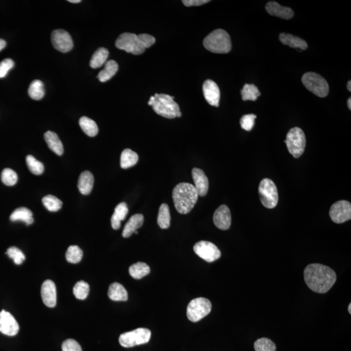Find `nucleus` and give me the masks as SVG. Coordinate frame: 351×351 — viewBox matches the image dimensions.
Returning a JSON list of instances; mask_svg holds the SVG:
<instances>
[{"mask_svg": "<svg viewBox=\"0 0 351 351\" xmlns=\"http://www.w3.org/2000/svg\"><path fill=\"white\" fill-rule=\"evenodd\" d=\"M45 139L51 151L58 156H61L63 154V143L56 133L52 131H48L45 134Z\"/></svg>", "mask_w": 351, "mask_h": 351, "instance_id": "nucleus-24", "label": "nucleus"}, {"mask_svg": "<svg viewBox=\"0 0 351 351\" xmlns=\"http://www.w3.org/2000/svg\"><path fill=\"white\" fill-rule=\"evenodd\" d=\"M26 163L30 171L33 173V174L36 175L43 174L44 170H45V167H44L43 163L34 158L33 156L28 155L26 157Z\"/></svg>", "mask_w": 351, "mask_h": 351, "instance_id": "nucleus-38", "label": "nucleus"}, {"mask_svg": "<svg viewBox=\"0 0 351 351\" xmlns=\"http://www.w3.org/2000/svg\"><path fill=\"white\" fill-rule=\"evenodd\" d=\"M9 257L14 261L17 265L22 264L25 259L24 254L19 249L15 247H10L6 253Z\"/></svg>", "mask_w": 351, "mask_h": 351, "instance_id": "nucleus-41", "label": "nucleus"}, {"mask_svg": "<svg viewBox=\"0 0 351 351\" xmlns=\"http://www.w3.org/2000/svg\"><path fill=\"white\" fill-rule=\"evenodd\" d=\"M80 126L84 132L89 137H94L98 133V127L95 122L87 117H82L80 119Z\"/></svg>", "mask_w": 351, "mask_h": 351, "instance_id": "nucleus-31", "label": "nucleus"}, {"mask_svg": "<svg viewBox=\"0 0 351 351\" xmlns=\"http://www.w3.org/2000/svg\"><path fill=\"white\" fill-rule=\"evenodd\" d=\"M94 177L89 171H84L80 174L78 180V188L83 195H88L91 193L94 186Z\"/></svg>", "mask_w": 351, "mask_h": 351, "instance_id": "nucleus-21", "label": "nucleus"}, {"mask_svg": "<svg viewBox=\"0 0 351 351\" xmlns=\"http://www.w3.org/2000/svg\"><path fill=\"white\" fill-rule=\"evenodd\" d=\"M28 94L34 100H41L45 94L43 83L39 80L33 81L29 85Z\"/></svg>", "mask_w": 351, "mask_h": 351, "instance_id": "nucleus-33", "label": "nucleus"}, {"mask_svg": "<svg viewBox=\"0 0 351 351\" xmlns=\"http://www.w3.org/2000/svg\"><path fill=\"white\" fill-rule=\"evenodd\" d=\"M347 105H348V109H349L350 110H351V98H350L348 99Z\"/></svg>", "mask_w": 351, "mask_h": 351, "instance_id": "nucleus-48", "label": "nucleus"}, {"mask_svg": "<svg viewBox=\"0 0 351 351\" xmlns=\"http://www.w3.org/2000/svg\"><path fill=\"white\" fill-rule=\"evenodd\" d=\"M89 285L85 282L81 280L76 284L74 287L73 292L76 298L79 300H84L89 295Z\"/></svg>", "mask_w": 351, "mask_h": 351, "instance_id": "nucleus-37", "label": "nucleus"}, {"mask_svg": "<svg viewBox=\"0 0 351 351\" xmlns=\"http://www.w3.org/2000/svg\"><path fill=\"white\" fill-rule=\"evenodd\" d=\"M63 351H82V347L75 339H68L62 344Z\"/></svg>", "mask_w": 351, "mask_h": 351, "instance_id": "nucleus-43", "label": "nucleus"}, {"mask_svg": "<svg viewBox=\"0 0 351 351\" xmlns=\"http://www.w3.org/2000/svg\"><path fill=\"white\" fill-rule=\"evenodd\" d=\"M192 177L195 182V188L197 189L198 196L204 197L207 195L209 189V181L204 171L200 168H194L192 170Z\"/></svg>", "mask_w": 351, "mask_h": 351, "instance_id": "nucleus-18", "label": "nucleus"}, {"mask_svg": "<svg viewBox=\"0 0 351 351\" xmlns=\"http://www.w3.org/2000/svg\"><path fill=\"white\" fill-rule=\"evenodd\" d=\"M15 65L14 61L11 59H6L0 63V78L6 77L9 71Z\"/></svg>", "mask_w": 351, "mask_h": 351, "instance_id": "nucleus-44", "label": "nucleus"}, {"mask_svg": "<svg viewBox=\"0 0 351 351\" xmlns=\"http://www.w3.org/2000/svg\"><path fill=\"white\" fill-rule=\"evenodd\" d=\"M134 233H135V234H138L137 230H135V232H134Z\"/></svg>", "mask_w": 351, "mask_h": 351, "instance_id": "nucleus-51", "label": "nucleus"}, {"mask_svg": "<svg viewBox=\"0 0 351 351\" xmlns=\"http://www.w3.org/2000/svg\"><path fill=\"white\" fill-rule=\"evenodd\" d=\"M109 56V51L105 48H100L94 53L90 61V66L92 68H100L106 63Z\"/></svg>", "mask_w": 351, "mask_h": 351, "instance_id": "nucleus-29", "label": "nucleus"}, {"mask_svg": "<svg viewBox=\"0 0 351 351\" xmlns=\"http://www.w3.org/2000/svg\"><path fill=\"white\" fill-rule=\"evenodd\" d=\"M2 181L6 186H15L18 181L17 174L11 168H5L2 172Z\"/></svg>", "mask_w": 351, "mask_h": 351, "instance_id": "nucleus-40", "label": "nucleus"}, {"mask_svg": "<svg viewBox=\"0 0 351 351\" xmlns=\"http://www.w3.org/2000/svg\"><path fill=\"white\" fill-rule=\"evenodd\" d=\"M258 191L260 201L263 206L269 209L276 206L278 202V190L275 184L271 180L263 179L260 182Z\"/></svg>", "mask_w": 351, "mask_h": 351, "instance_id": "nucleus-10", "label": "nucleus"}, {"mask_svg": "<svg viewBox=\"0 0 351 351\" xmlns=\"http://www.w3.org/2000/svg\"><path fill=\"white\" fill-rule=\"evenodd\" d=\"M151 272V268L143 262H137L131 265L129 268V273L133 278L139 280Z\"/></svg>", "mask_w": 351, "mask_h": 351, "instance_id": "nucleus-30", "label": "nucleus"}, {"mask_svg": "<svg viewBox=\"0 0 351 351\" xmlns=\"http://www.w3.org/2000/svg\"><path fill=\"white\" fill-rule=\"evenodd\" d=\"M213 220L215 225L219 229L223 230L229 229L231 223H232V217H231L229 207L226 205H221L219 206L215 212Z\"/></svg>", "mask_w": 351, "mask_h": 351, "instance_id": "nucleus-15", "label": "nucleus"}, {"mask_svg": "<svg viewBox=\"0 0 351 351\" xmlns=\"http://www.w3.org/2000/svg\"><path fill=\"white\" fill-rule=\"evenodd\" d=\"M156 43V39L148 34L122 33L117 39L115 46L120 50L133 55H141Z\"/></svg>", "mask_w": 351, "mask_h": 351, "instance_id": "nucleus-2", "label": "nucleus"}, {"mask_svg": "<svg viewBox=\"0 0 351 351\" xmlns=\"http://www.w3.org/2000/svg\"><path fill=\"white\" fill-rule=\"evenodd\" d=\"M209 2L207 0H183L182 3L187 7H191L202 6V5L208 3Z\"/></svg>", "mask_w": 351, "mask_h": 351, "instance_id": "nucleus-45", "label": "nucleus"}, {"mask_svg": "<svg viewBox=\"0 0 351 351\" xmlns=\"http://www.w3.org/2000/svg\"><path fill=\"white\" fill-rule=\"evenodd\" d=\"M198 198L197 189L192 184L180 183L173 189V202L175 208L180 214L189 213L197 204Z\"/></svg>", "mask_w": 351, "mask_h": 351, "instance_id": "nucleus-3", "label": "nucleus"}, {"mask_svg": "<svg viewBox=\"0 0 351 351\" xmlns=\"http://www.w3.org/2000/svg\"><path fill=\"white\" fill-rule=\"evenodd\" d=\"M169 207L167 204H162L159 207L158 216V224L162 229H167L170 225Z\"/></svg>", "mask_w": 351, "mask_h": 351, "instance_id": "nucleus-32", "label": "nucleus"}, {"mask_svg": "<svg viewBox=\"0 0 351 351\" xmlns=\"http://www.w3.org/2000/svg\"><path fill=\"white\" fill-rule=\"evenodd\" d=\"M119 70V65L116 61L110 60L106 62L104 68L98 74V78L101 82H106L113 78Z\"/></svg>", "mask_w": 351, "mask_h": 351, "instance_id": "nucleus-27", "label": "nucleus"}, {"mask_svg": "<svg viewBox=\"0 0 351 351\" xmlns=\"http://www.w3.org/2000/svg\"><path fill=\"white\" fill-rule=\"evenodd\" d=\"M196 255L207 262L212 263L218 260L221 256L218 247L211 242L201 241L193 247Z\"/></svg>", "mask_w": 351, "mask_h": 351, "instance_id": "nucleus-11", "label": "nucleus"}, {"mask_svg": "<svg viewBox=\"0 0 351 351\" xmlns=\"http://www.w3.org/2000/svg\"><path fill=\"white\" fill-rule=\"evenodd\" d=\"M330 217L335 223L341 224L350 220L351 204L347 200L334 203L330 209Z\"/></svg>", "mask_w": 351, "mask_h": 351, "instance_id": "nucleus-12", "label": "nucleus"}, {"mask_svg": "<svg viewBox=\"0 0 351 351\" xmlns=\"http://www.w3.org/2000/svg\"><path fill=\"white\" fill-rule=\"evenodd\" d=\"M108 295L110 299L114 301H126L128 299V292L125 288L117 283L110 285Z\"/></svg>", "mask_w": 351, "mask_h": 351, "instance_id": "nucleus-25", "label": "nucleus"}, {"mask_svg": "<svg viewBox=\"0 0 351 351\" xmlns=\"http://www.w3.org/2000/svg\"><path fill=\"white\" fill-rule=\"evenodd\" d=\"M256 351H276L275 344L271 339L263 338L256 340L254 345Z\"/></svg>", "mask_w": 351, "mask_h": 351, "instance_id": "nucleus-39", "label": "nucleus"}, {"mask_svg": "<svg viewBox=\"0 0 351 351\" xmlns=\"http://www.w3.org/2000/svg\"><path fill=\"white\" fill-rule=\"evenodd\" d=\"M19 325L8 311H0V332L9 336H16L19 331Z\"/></svg>", "mask_w": 351, "mask_h": 351, "instance_id": "nucleus-14", "label": "nucleus"}, {"mask_svg": "<svg viewBox=\"0 0 351 351\" xmlns=\"http://www.w3.org/2000/svg\"><path fill=\"white\" fill-rule=\"evenodd\" d=\"M128 214V205L125 202L120 203L115 207L114 214L112 217V226L114 230L121 228V221L126 219Z\"/></svg>", "mask_w": 351, "mask_h": 351, "instance_id": "nucleus-23", "label": "nucleus"}, {"mask_svg": "<svg viewBox=\"0 0 351 351\" xmlns=\"http://www.w3.org/2000/svg\"><path fill=\"white\" fill-rule=\"evenodd\" d=\"M279 39L283 45H287L293 48H299L302 50H305L308 48V44L305 41L298 37L288 33H280Z\"/></svg>", "mask_w": 351, "mask_h": 351, "instance_id": "nucleus-22", "label": "nucleus"}, {"mask_svg": "<svg viewBox=\"0 0 351 351\" xmlns=\"http://www.w3.org/2000/svg\"><path fill=\"white\" fill-rule=\"evenodd\" d=\"M285 143L289 152L295 158H299L303 154L305 150V134L301 128L295 127L288 131Z\"/></svg>", "mask_w": 351, "mask_h": 351, "instance_id": "nucleus-6", "label": "nucleus"}, {"mask_svg": "<svg viewBox=\"0 0 351 351\" xmlns=\"http://www.w3.org/2000/svg\"><path fill=\"white\" fill-rule=\"evenodd\" d=\"M7 43L3 39H0V51L4 49L6 47Z\"/></svg>", "mask_w": 351, "mask_h": 351, "instance_id": "nucleus-46", "label": "nucleus"}, {"mask_svg": "<svg viewBox=\"0 0 351 351\" xmlns=\"http://www.w3.org/2000/svg\"><path fill=\"white\" fill-rule=\"evenodd\" d=\"M347 89L350 92L351 91V82H350V81H348V82L347 83Z\"/></svg>", "mask_w": 351, "mask_h": 351, "instance_id": "nucleus-49", "label": "nucleus"}, {"mask_svg": "<svg viewBox=\"0 0 351 351\" xmlns=\"http://www.w3.org/2000/svg\"><path fill=\"white\" fill-rule=\"evenodd\" d=\"M11 221H23L26 225H31L33 223V213L27 207H22L15 209L11 215Z\"/></svg>", "mask_w": 351, "mask_h": 351, "instance_id": "nucleus-26", "label": "nucleus"}, {"mask_svg": "<svg viewBox=\"0 0 351 351\" xmlns=\"http://www.w3.org/2000/svg\"><path fill=\"white\" fill-rule=\"evenodd\" d=\"M155 112L167 119H174L182 116L179 104L174 100V97L165 94H156L149 101Z\"/></svg>", "mask_w": 351, "mask_h": 351, "instance_id": "nucleus-4", "label": "nucleus"}, {"mask_svg": "<svg viewBox=\"0 0 351 351\" xmlns=\"http://www.w3.org/2000/svg\"><path fill=\"white\" fill-rule=\"evenodd\" d=\"M69 2H71V3L73 4H78V3H80L81 0H69Z\"/></svg>", "mask_w": 351, "mask_h": 351, "instance_id": "nucleus-47", "label": "nucleus"}, {"mask_svg": "<svg viewBox=\"0 0 351 351\" xmlns=\"http://www.w3.org/2000/svg\"><path fill=\"white\" fill-rule=\"evenodd\" d=\"M83 251L79 247L72 245L68 247L66 253V259L69 263H78L82 260Z\"/></svg>", "mask_w": 351, "mask_h": 351, "instance_id": "nucleus-36", "label": "nucleus"}, {"mask_svg": "<svg viewBox=\"0 0 351 351\" xmlns=\"http://www.w3.org/2000/svg\"><path fill=\"white\" fill-rule=\"evenodd\" d=\"M267 12L270 15L283 18V19L290 20L294 16V11L290 8L280 6L276 2H269L265 6Z\"/></svg>", "mask_w": 351, "mask_h": 351, "instance_id": "nucleus-19", "label": "nucleus"}, {"mask_svg": "<svg viewBox=\"0 0 351 351\" xmlns=\"http://www.w3.org/2000/svg\"><path fill=\"white\" fill-rule=\"evenodd\" d=\"M203 93L209 104L219 107L220 101V90L214 81L207 80L203 84Z\"/></svg>", "mask_w": 351, "mask_h": 351, "instance_id": "nucleus-17", "label": "nucleus"}, {"mask_svg": "<svg viewBox=\"0 0 351 351\" xmlns=\"http://www.w3.org/2000/svg\"><path fill=\"white\" fill-rule=\"evenodd\" d=\"M348 312H349V313L350 314L351 313V304L350 303L349 304V306H348Z\"/></svg>", "mask_w": 351, "mask_h": 351, "instance_id": "nucleus-50", "label": "nucleus"}, {"mask_svg": "<svg viewBox=\"0 0 351 351\" xmlns=\"http://www.w3.org/2000/svg\"><path fill=\"white\" fill-rule=\"evenodd\" d=\"M242 100L244 101H256L261 95L258 87L253 84H245L241 91Z\"/></svg>", "mask_w": 351, "mask_h": 351, "instance_id": "nucleus-34", "label": "nucleus"}, {"mask_svg": "<svg viewBox=\"0 0 351 351\" xmlns=\"http://www.w3.org/2000/svg\"><path fill=\"white\" fill-rule=\"evenodd\" d=\"M143 223H144V216L142 214L133 215L124 226L122 236L125 238L130 237L135 230L142 227Z\"/></svg>", "mask_w": 351, "mask_h": 351, "instance_id": "nucleus-20", "label": "nucleus"}, {"mask_svg": "<svg viewBox=\"0 0 351 351\" xmlns=\"http://www.w3.org/2000/svg\"><path fill=\"white\" fill-rule=\"evenodd\" d=\"M304 280L308 287L313 292L325 293L332 288L336 283V272L326 265L312 263L305 268Z\"/></svg>", "mask_w": 351, "mask_h": 351, "instance_id": "nucleus-1", "label": "nucleus"}, {"mask_svg": "<svg viewBox=\"0 0 351 351\" xmlns=\"http://www.w3.org/2000/svg\"><path fill=\"white\" fill-rule=\"evenodd\" d=\"M44 205L48 211L55 212L61 209L63 202L55 196L47 195L43 198Z\"/></svg>", "mask_w": 351, "mask_h": 351, "instance_id": "nucleus-35", "label": "nucleus"}, {"mask_svg": "<svg viewBox=\"0 0 351 351\" xmlns=\"http://www.w3.org/2000/svg\"><path fill=\"white\" fill-rule=\"evenodd\" d=\"M256 115L254 114H249L243 115L240 120V124L242 129L246 131H251L253 128L255 124Z\"/></svg>", "mask_w": 351, "mask_h": 351, "instance_id": "nucleus-42", "label": "nucleus"}, {"mask_svg": "<svg viewBox=\"0 0 351 351\" xmlns=\"http://www.w3.org/2000/svg\"><path fill=\"white\" fill-rule=\"evenodd\" d=\"M138 161V154L131 149H127L122 152L121 167L123 169L133 167L137 163Z\"/></svg>", "mask_w": 351, "mask_h": 351, "instance_id": "nucleus-28", "label": "nucleus"}, {"mask_svg": "<svg viewBox=\"0 0 351 351\" xmlns=\"http://www.w3.org/2000/svg\"><path fill=\"white\" fill-rule=\"evenodd\" d=\"M212 308L209 300L206 298L198 297L189 302L187 308V315L191 322H198L208 315Z\"/></svg>", "mask_w": 351, "mask_h": 351, "instance_id": "nucleus-9", "label": "nucleus"}, {"mask_svg": "<svg viewBox=\"0 0 351 351\" xmlns=\"http://www.w3.org/2000/svg\"><path fill=\"white\" fill-rule=\"evenodd\" d=\"M52 43L57 50L62 53H66L73 48L74 43L71 34L65 30L56 29L52 32Z\"/></svg>", "mask_w": 351, "mask_h": 351, "instance_id": "nucleus-13", "label": "nucleus"}, {"mask_svg": "<svg viewBox=\"0 0 351 351\" xmlns=\"http://www.w3.org/2000/svg\"><path fill=\"white\" fill-rule=\"evenodd\" d=\"M41 297L44 304L49 308H54L57 303L56 286L52 280H46L41 286Z\"/></svg>", "mask_w": 351, "mask_h": 351, "instance_id": "nucleus-16", "label": "nucleus"}, {"mask_svg": "<svg viewBox=\"0 0 351 351\" xmlns=\"http://www.w3.org/2000/svg\"><path fill=\"white\" fill-rule=\"evenodd\" d=\"M151 338V330L145 328H138L132 331L122 334L119 337V341L122 347L130 348L147 343Z\"/></svg>", "mask_w": 351, "mask_h": 351, "instance_id": "nucleus-8", "label": "nucleus"}, {"mask_svg": "<svg viewBox=\"0 0 351 351\" xmlns=\"http://www.w3.org/2000/svg\"><path fill=\"white\" fill-rule=\"evenodd\" d=\"M302 82L309 91L320 98H325L329 93V86L326 80L317 73L304 74Z\"/></svg>", "mask_w": 351, "mask_h": 351, "instance_id": "nucleus-7", "label": "nucleus"}, {"mask_svg": "<svg viewBox=\"0 0 351 351\" xmlns=\"http://www.w3.org/2000/svg\"><path fill=\"white\" fill-rule=\"evenodd\" d=\"M203 45L209 52L215 54H227L232 50L229 34L225 30L218 29L204 39Z\"/></svg>", "mask_w": 351, "mask_h": 351, "instance_id": "nucleus-5", "label": "nucleus"}]
</instances>
